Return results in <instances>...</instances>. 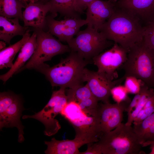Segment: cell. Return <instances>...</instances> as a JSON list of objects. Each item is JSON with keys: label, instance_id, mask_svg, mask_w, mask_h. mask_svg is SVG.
Instances as JSON below:
<instances>
[{"label": "cell", "instance_id": "9c48e42d", "mask_svg": "<svg viewBox=\"0 0 154 154\" xmlns=\"http://www.w3.org/2000/svg\"><path fill=\"white\" fill-rule=\"evenodd\" d=\"M128 51L116 43L108 50L94 57L92 62L97 72L111 80L117 77V70L127 60Z\"/></svg>", "mask_w": 154, "mask_h": 154}, {"label": "cell", "instance_id": "d6a6232c", "mask_svg": "<svg viewBox=\"0 0 154 154\" xmlns=\"http://www.w3.org/2000/svg\"><path fill=\"white\" fill-rule=\"evenodd\" d=\"M25 5L26 6L30 2H37L39 0H19Z\"/></svg>", "mask_w": 154, "mask_h": 154}, {"label": "cell", "instance_id": "d590c367", "mask_svg": "<svg viewBox=\"0 0 154 154\" xmlns=\"http://www.w3.org/2000/svg\"><path fill=\"white\" fill-rule=\"evenodd\" d=\"M50 0H39L38 2L42 3H46L48 2Z\"/></svg>", "mask_w": 154, "mask_h": 154}, {"label": "cell", "instance_id": "8d00e7d4", "mask_svg": "<svg viewBox=\"0 0 154 154\" xmlns=\"http://www.w3.org/2000/svg\"><path fill=\"white\" fill-rule=\"evenodd\" d=\"M108 1L114 3H116L118 0H108Z\"/></svg>", "mask_w": 154, "mask_h": 154}, {"label": "cell", "instance_id": "6da1fadb", "mask_svg": "<svg viewBox=\"0 0 154 154\" xmlns=\"http://www.w3.org/2000/svg\"><path fill=\"white\" fill-rule=\"evenodd\" d=\"M143 27L135 16L115 6L114 13L99 31L108 40L117 43L129 52L142 41Z\"/></svg>", "mask_w": 154, "mask_h": 154}, {"label": "cell", "instance_id": "603a6c76", "mask_svg": "<svg viewBox=\"0 0 154 154\" xmlns=\"http://www.w3.org/2000/svg\"><path fill=\"white\" fill-rule=\"evenodd\" d=\"M26 6L19 0H0V15L23 21V8Z\"/></svg>", "mask_w": 154, "mask_h": 154}, {"label": "cell", "instance_id": "f1b7e54d", "mask_svg": "<svg viewBox=\"0 0 154 154\" xmlns=\"http://www.w3.org/2000/svg\"><path fill=\"white\" fill-rule=\"evenodd\" d=\"M154 112V95L147 101L143 108L134 121L133 124L139 123Z\"/></svg>", "mask_w": 154, "mask_h": 154}, {"label": "cell", "instance_id": "d4e9b609", "mask_svg": "<svg viewBox=\"0 0 154 154\" xmlns=\"http://www.w3.org/2000/svg\"><path fill=\"white\" fill-rule=\"evenodd\" d=\"M154 95V88L145 85L144 91L138 104L131 113L127 116V120L125 124L131 125L139 112L142 110L148 100Z\"/></svg>", "mask_w": 154, "mask_h": 154}, {"label": "cell", "instance_id": "277c9868", "mask_svg": "<svg viewBox=\"0 0 154 154\" xmlns=\"http://www.w3.org/2000/svg\"><path fill=\"white\" fill-rule=\"evenodd\" d=\"M123 76H133L154 88V54L143 41L128 52L127 60L122 66Z\"/></svg>", "mask_w": 154, "mask_h": 154}, {"label": "cell", "instance_id": "2e32d148", "mask_svg": "<svg viewBox=\"0 0 154 154\" xmlns=\"http://www.w3.org/2000/svg\"><path fill=\"white\" fill-rule=\"evenodd\" d=\"M50 5L48 2H30L23 11L24 26L43 30L47 26L46 15L50 12Z\"/></svg>", "mask_w": 154, "mask_h": 154}, {"label": "cell", "instance_id": "30bf717a", "mask_svg": "<svg viewBox=\"0 0 154 154\" xmlns=\"http://www.w3.org/2000/svg\"><path fill=\"white\" fill-rule=\"evenodd\" d=\"M24 108L21 98L5 96L0 99V129L4 127H16L18 130V141H24V126L21 120Z\"/></svg>", "mask_w": 154, "mask_h": 154}, {"label": "cell", "instance_id": "836d02e7", "mask_svg": "<svg viewBox=\"0 0 154 154\" xmlns=\"http://www.w3.org/2000/svg\"><path fill=\"white\" fill-rule=\"evenodd\" d=\"M149 145L150 146L151 152L149 153V154H154V141L150 143Z\"/></svg>", "mask_w": 154, "mask_h": 154}, {"label": "cell", "instance_id": "7402d4cb", "mask_svg": "<svg viewBox=\"0 0 154 154\" xmlns=\"http://www.w3.org/2000/svg\"><path fill=\"white\" fill-rule=\"evenodd\" d=\"M75 0H50V12L54 17L58 13L65 18H80L79 14L75 10Z\"/></svg>", "mask_w": 154, "mask_h": 154}, {"label": "cell", "instance_id": "83f0119b", "mask_svg": "<svg viewBox=\"0 0 154 154\" xmlns=\"http://www.w3.org/2000/svg\"><path fill=\"white\" fill-rule=\"evenodd\" d=\"M128 92L124 86L121 84L113 88L111 90V95L116 103H119L124 101H131L128 97Z\"/></svg>", "mask_w": 154, "mask_h": 154}, {"label": "cell", "instance_id": "ffe728a7", "mask_svg": "<svg viewBox=\"0 0 154 154\" xmlns=\"http://www.w3.org/2000/svg\"><path fill=\"white\" fill-rule=\"evenodd\" d=\"M133 130L142 147L154 141V112L141 122L133 124Z\"/></svg>", "mask_w": 154, "mask_h": 154}, {"label": "cell", "instance_id": "484cf974", "mask_svg": "<svg viewBox=\"0 0 154 154\" xmlns=\"http://www.w3.org/2000/svg\"><path fill=\"white\" fill-rule=\"evenodd\" d=\"M143 41L154 54V21L144 26Z\"/></svg>", "mask_w": 154, "mask_h": 154}, {"label": "cell", "instance_id": "5b68a950", "mask_svg": "<svg viewBox=\"0 0 154 154\" xmlns=\"http://www.w3.org/2000/svg\"><path fill=\"white\" fill-rule=\"evenodd\" d=\"M37 34V46L32 56L18 73L25 69H34L50 60L54 56L70 52L68 45L63 44L48 31L34 29Z\"/></svg>", "mask_w": 154, "mask_h": 154}, {"label": "cell", "instance_id": "ba28073f", "mask_svg": "<svg viewBox=\"0 0 154 154\" xmlns=\"http://www.w3.org/2000/svg\"><path fill=\"white\" fill-rule=\"evenodd\" d=\"M68 102L66 88H60L52 92L50 99L41 110L33 115L23 116L22 118H33L39 121L44 126V135L48 136L53 135L61 128L55 117L61 114Z\"/></svg>", "mask_w": 154, "mask_h": 154}, {"label": "cell", "instance_id": "5bb4252c", "mask_svg": "<svg viewBox=\"0 0 154 154\" xmlns=\"http://www.w3.org/2000/svg\"><path fill=\"white\" fill-rule=\"evenodd\" d=\"M115 3L108 0H95L88 7L86 13L87 26L99 30L112 16Z\"/></svg>", "mask_w": 154, "mask_h": 154}, {"label": "cell", "instance_id": "d6986e66", "mask_svg": "<svg viewBox=\"0 0 154 154\" xmlns=\"http://www.w3.org/2000/svg\"><path fill=\"white\" fill-rule=\"evenodd\" d=\"M18 18H9L0 16V39L9 44L14 37L23 36L29 27L21 26Z\"/></svg>", "mask_w": 154, "mask_h": 154}, {"label": "cell", "instance_id": "52a82bcc", "mask_svg": "<svg viewBox=\"0 0 154 154\" xmlns=\"http://www.w3.org/2000/svg\"><path fill=\"white\" fill-rule=\"evenodd\" d=\"M69 121L74 127L75 137L88 143L98 141L101 134L95 117L83 112L78 104L74 101H68L60 114Z\"/></svg>", "mask_w": 154, "mask_h": 154}, {"label": "cell", "instance_id": "f546056e", "mask_svg": "<svg viewBox=\"0 0 154 154\" xmlns=\"http://www.w3.org/2000/svg\"><path fill=\"white\" fill-rule=\"evenodd\" d=\"M145 85V84L142 86L140 92L135 94V96L126 108L125 112H127V116L131 113L138 104L143 94L144 87Z\"/></svg>", "mask_w": 154, "mask_h": 154}, {"label": "cell", "instance_id": "1f68e13d", "mask_svg": "<svg viewBox=\"0 0 154 154\" xmlns=\"http://www.w3.org/2000/svg\"><path fill=\"white\" fill-rule=\"evenodd\" d=\"M95 0H75V9L78 13L82 14L88 5Z\"/></svg>", "mask_w": 154, "mask_h": 154}, {"label": "cell", "instance_id": "8992f818", "mask_svg": "<svg viewBox=\"0 0 154 154\" xmlns=\"http://www.w3.org/2000/svg\"><path fill=\"white\" fill-rule=\"evenodd\" d=\"M76 35L67 42L68 45L71 51L88 60L90 61L112 44L102 32L88 26L79 31Z\"/></svg>", "mask_w": 154, "mask_h": 154}, {"label": "cell", "instance_id": "3957f363", "mask_svg": "<svg viewBox=\"0 0 154 154\" xmlns=\"http://www.w3.org/2000/svg\"><path fill=\"white\" fill-rule=\"evenodd\" d=\"M98 143L103 154H140L142 145L131 125L122 123L113 130L103 134Z\"/></svg>", "mask_w": 154, "mask_h": 154}, {"label": "cell", "instance_id": "cb8c5ba5", "mask_svg": "<svg viewBox=\"0 0 154 154\" xmlns=\"http://www.w3.org/2000/svg\"><path fill=\"white\" fill-rule=\"evenodd\" d=\"M68 101H74L76 103L84 100L93 95L86 84H82L66 90Z\"/></svg>", "mask_w": 154, "mask_h": 154}, {"label": "cell", "instance_id": "4fadbf2b", "mask_svg": "<svg viewBox=\"0 0 154 154\" xmlns=\"http://www.w3.org/2000/svg\"><path fill=\"white\" fill-rule=\"evenodd\" d=\"M55 17L51 14L46 17L48 31L60 41L66 42L77 35L81 27L88 23L86 19L80 18H65L58 21Z\"/></svg>", "mask_w": 154, "mask_h": 154}, {"label": "cell", "instance_id": "8fae6325", "mask_svg": "<svg viewBox=\"0 0 154 154\" xmlns=\"http://www.w3.org/2000/svg\"><path fill=\"white\" fill-rule=\"evenodd\" d=\"M131 101L103 103L98 105L95 117L101 134L113 130L122 123L123 113Z\"/></svg>", "mask_w": 154, "mask_h": 154}, {"label": "cell", "instance_id": "ac0fdd59", "mask_svg": "<svg viewBox=\"0 0 154 154\" xmlns=\"http://www.w3.org/2000/svg\"><path fill=\"white\" fill-rule=\"evenodd\" d=\"M47 146L44 153L46 154H80L79 149L87 143L76 137L72 139L58 140L54 137L50 141H44Z\"/></svg>", "mask_w": 154, "mask_h": 154}, {"label": "cell", "instance_id": "9a60e30c", "mask_svg": "<svg viewBox=\"0 0 154 154\" xmlns=\"http://www.w3.org/2000/svg\"><path fill=\"white\" fill-rule=\"evenodd\" d=\"M115 6L130 13L145 25L154 21V0H118Z\"/></svg>", "mask_w": 154, "mask_h": 154}, {"label": "cell", "instance_id": "4316f807", "mask_svg": "<svg viewBox=\"0 0 154 154\" xmlns=\"http://www.w3.org/2000/svg\"><path fill=\"white\" fill-rule=\"evenodd\" d=\"M124 86L129 93L135 95L139 93L142 86L145 84L141 80L133 76L125 77Z\"/></svg>", "mask_w": 154, "mask_h": 154}, {"label": "cell", "instance_id": "7c38bea8", "mask_svg": "<svg viewBox=\"0 0 154 154\" xmlns=\"http://www.w3.org/2000/svg\"><path fill=\"white\" fill-rule=\"evenodd\" d=\"M123 76L118 79L111 80L97 71L90 70L85 68L84 70L83 82L86 84L93 96L103 103L109 102L112 89L120 84L125 80Z\"/></svg>", "mask_w": 154, "mask_h": 154}, {"label": "cell", "instance_id": "e0dca14e", "mask_svg": "<svg viewBox=\"0 0 154 154\" xmlns=\"http://www.w3.org/2000/svg\"><path fill=\"white\" fill-rule=\"evenodd\" d=\"M37 46V34L34 32L21 47L17 59L12 66L7 72L1 75L0 79L4 83L19 71L26 64L33 54Z\"/></svg>", "mask_w": 154, "mask_h": 154}, {"label": "cell", "instance_id": "e575fe53", "mask_svg": "<svg viewBox=\"0 0 154 154\" xmlns=\"http://www.w3.org/2000/svg\"><path fill=\"white\" fill-rule=\"evenodd\" d=\"M6 42L4 41H0V50L6 47Z\"/></svg>", "mask_w": 154, "mask_h": 154}, {"label": "cell", "instance_id": "4dcf8cb0", "mask_svg": "<svg viewBox=\"0 0 154 154\" xmlns=\"http://www.w3.org/2000/svg\"><path fill=\"white\" fill-rule=\"evenodd\" d=\"M87 145V150L85 151L80 152V154H102L101 147L98 141L90 143Z\"/></svg>", "mask_w": 154, "mask_h": 154}, {"label": "cell", "instance_id": "7a4b0ae2", "mask_svg": "<svg viewBox=\"0 0 154 154\" xmlns=\"http://www.w3.org/2000/svg\"><path fill=\"white\" fill-rule=\"evenodd\" d=\"M70 52L57 64L50 67L44 63L36 69L45 75L52 87L72 88L83 82L84 70L91 61L84 59L76 52Z\"/></svg>", "mask_w": 154, "mask_h": 154}, {"label": "cell", "instance_id": "44dd1931", "mask_svg": "<svg viewBox=\"0 0 154 154\" xmlns=\"http://www.w3.org/2000/svg\"><path fill=\"white\" fill-rule=\"evenodd\" d=\"M30 30L28 29L23 37L20 40L15 43L10 45L7 47L0 50V69L8 68H11L12 66L13 61L17 53L22 46L31 36Z\"/></svg>", "mask_w": 154, "mask_h": 154}]
</instances>
